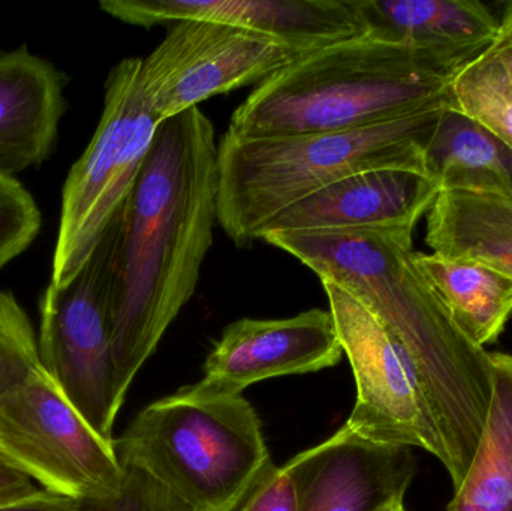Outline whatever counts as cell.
Returning a JSON list of instances; mask_svg holds the SVG:
<instances>
[{
  "instance_id": "obj_1",
  "label": "cell",
  "mask_w": 512,
  "mask_h": 511,
  "mask_svg": "<svg viewBox=\"0 0 512 511\" xmlns=\"http://www.w3.org/2000/svg\"><path fill=\"white\" fill-rule=\"evenodd\" d=\"M218 152L215 126L200 108L164 120L123 206L111 294L123 402L197 290L218 221Z\"/></svg>"
},
{
  "instance_id": "obj_2",
  "label": "cell",
  "mask_w": 512,
  "mask_h": 511,
  "mask_svg": "<svg viewBox=\"0 0 512 511\" xmlns=\"http://www.w3.org/2000/svg\"><path fill=\"white\" fill-rule=\"evenodd\" d=\"M463 65L367 33L321 48L262 81L234 111L225 135L248 140L387 122L444 101Z\"/></svg>"
},
{
  "instance_id": "obj_3",
  "label": "cell",
  "mask_w": 512,
  "mask_h": 511,
  "mask_svg": "<svg viewBox=\"0 0 512 511\" xmlns=\"http://www.w3.org/2000/svg\"><path fill=\"white\" fill-rule=\"evenodd\" d=\"M447 98L387 122L345 131L231 138L218 152V222L239 248H251L286 207L354 174H427L426 150ZM429 176V174H427Z\"/></svg>"
},
{
  "instance_id": "obj_4",
  "label": "cell",
  "mask_w": 512,
  "mask_h": 511,
  "mask_svg": "<svg viewBox=\"0 0 512 511\" xmlns=\"http://www.w3.org/2000/svg\"><path fill=\"white\" fill-rule=\"evenodd\" d=\"M114 450L194 511L239 510L274 465L251 402L198 383L143 408Z\"/></svg>"
},
{
  "instance_id": "obj_5",
  "label": "cell",
  "mask_w": 512,
  "mask_h": 511,
  "mask_svg": "<svg viewBox=\"0 0 512 511\" xmlns=\"http://www.w3.org/2000/svg\"><path fill=\"white\" fill-rule=\"evenodd\" d=\"M141 57L117 63L105 81L98 128L66 177L51 282L69 284L125 206L161 120L141 83Z\"/></svg>"
},
{
  "instance_id": "obj_6",
  "label": "cell",
  "mask_w": 512,
  "mask_h": 511,
  "mask_svg": "<svg viewBox=\"0 0 512 511\" xmlns=\"http://www.w3.org/2000/svg\"><path fill=\"white\" fill-rule=\"evenodd\" d=\"M122 210L81 272L63 287L48 284L39 299V362L93 431L110 443L123 405L111 318Z\"/></svg>"
},
{
  "instance_id": "obj_7",
  "label": "cell",
  "mask_w": 512,
  "mask_h": 511,
  "mask_svg": "<svg viewBox=\"0 0 512 511\" xmlns=\"http://www.w3.org/2000/svg\"><path fill=\"white\" fill-rule=\"evenodd\" d=\"M0 464L80 503L113 491L123 474L114 441L93 431L41 365L0 404Z\"/></svg>"
},
{
  "instance_id": "obj_8",
  "label": "cell",
  "mask_w": 512,
  "mask_h": 511,
  "mask_svg": "<svg viewBox=\"0 0 512 511\" xmlns=\"http://www.w3.org/2000/svg\"><path fill=\"white\" fill-rule=\"evenodd\" d=\"M312 53L231 24L176 21L141 60V83L164 122L213 96L261 84Z\"/></svg>"
},
{
  "instance_id": "obj_9",
  "label": "cell",
  "mask_w": 512,
  "mask_h": 511,
  "mask_svg": "<svg viewBox=\"0 0 512 511\" xmlns=\"http://www.w3.org/2000/svg\"><path fill=\"white\" fill-rule=\"evenodd\" d=\"M99 8L146 29L183 20L216 21L309 51L369 33L360 0H102Z\"/></svg>"
},
{
  "instance_id": "obj_10",
  "label": "cell",
  "mask_w": 512,
  "mask_h": 511,
  "mask_svg": "<svg viewBox=\"0 0 512 511\" xmlns=\"http://www.w3.org/2000/svg\"><path fill=\"white\" fill-rule=\"evenodd\" d=\"M343 356L330 311L310 309L282 320L243 318L230 324L204 363L200 386L225 395L270 378L333 368Z\"/></svg>"
},
{
  "instance_id": "obj_11",
  "label": "cell",
  "mask_w": 512,
  "mask_h": 511,
  "mask_svg": "<svg viewBox=\"0 0 512 511\" xmlns=\"http://www.w3.org/2000/svg\"><path fill=\"white\" fill-rule=\"evenodd\" d=\"M288 465L298 511H391L417 473L411 447L375 443L343 426Z\"/></svg>"
},
{
  "instance_id": "obj_12",
  "label": "cell",
  "mask_w": 512,
  "mask_h": 511,
  "mask_svg": "<svg viewBox=\"0 0 512 511\" xmlns=\"http://www.w3.org/2000/svg\"><path fill=\"white\" fill-rule=\"evenodd\" d=\"M439 192V183L418 171H364L286 207L262 237L274 231H414Z\"/></svg>"
},
{
  "instance_id": "obj_13",
  "label": "cell",
  "mask_w": 512,
  "mask_h": 511,
  "mask_svg": "<svg viewBox=\"0 0 512 511\" xmlns=\"http://www.w3.org/2000/svg\"><path fill=\"white\" fill-rule=\"evenodd\" d=\"M66 77L26 45L0 50V173L39 167L56 146Z\"/></svg>"
},
{
  "instance_id": "obj_14",
  "label": "cell",
  "mask_w": 512,
  "mask_h": 511,
  "mask_svg": "<svg viewBox=\"0 0 512 511\" xmlns=\"http://www.w3.org/2000/svg\"><path fill=\"white\" fill-rule=\"evenodd\" d=\"M369 33L471 62L499 30V18L480 0H360Z\"/></svg>"
},
{
  "instance_id": "obj_15",
  "label": "cell",
  "mask_w": 512,
  "mask_h": 511,
  "mask_svg": "<svg viewBox=\"0 0 512 511\" xmlns=\"http://www.w3.org/2000/svg\"><path fill=\"white\" fill-rule=\"evenodd\" d=\"M426 216L433 254L475 261L512 278V195L441 191Z\"/></svg>"
},
{
  "instance_id": "obj_16",
  "label": "cell",
  "mask_w": 512,
  "mask_h": 511,
  "mask_svg": "<svg viewBox=\"0 0 512 511\" xmlns=\"http://www.w3.org/2000/svg\"><path fill=\"white\" fill-rule=\"evenodd\" d=\"M414 263L454 323L474 344L498 342L512 317V278L468 260L414 252Z\"/></svg>"
},
{
  "instance_id": "obj_17",
  "label": "cell",
  "mask_w": 512,
  "mask_h": 511,
  "mask_svg": "<svg viewBox=\"0 0 512 511\" xmlns=\"http://www.w3.org/2000/svg\"><path fill=\"white\" fill-rule=\"evenodd\" d=\"M426 170L441 191L512 195L510 147L448 104L427 146Z\"/></svg>"
},
{
  "instance_id": "obj_18",
  "label": "cell",
  "mask_w": 512,
  "mask_h": 511,
  "mask_svg": "<svg viewBox=\"0 0 512 511\" xmlns=\"http://www.w3.org/2000/svg\"><path fill=\"white\" fill-rule=\"evenodd\" d=\"M492 368L480 443L447 511H512V354L492 353Z\"/></svg>"
},
{
  "instance_id": "obj_19",
  "label": "cell",
  "mask_w": 512,
  "mask_h": 511,
  "mask_svg": "<svg viewBox=\"0 0 512 511\" xmlns=\"http://www.w3.org/2000/svg\"><path fill=\"white\" fill-rule=\"evenodd\" d=\"M447 104L512 150V90L490 45L451 78Z\"/></svg>"
},
{
  "instance_id": "obj_20",
  "label": "cell",
  "mask_w": 512,
  "mask_h": 511,
  "mask_svg": "<svg viewBox=\"0 0 512 511\" xmlns=\"http://www.w3.org/2000/svg\"><path fill=\"white\" fill-rule=\"evenodd\" d=\"M39 365L38 338L26 309L14 293L0 290V404Z\"/></svg>"
},
{
  "instance_id": "obj_21",
  "label": "cell",
  "mask_w": 512,
  "mask_h": 511,
  "mask_svg": "<svg viewBox=\"0 0 512 511\" xmlns=\"http://www.w3.org/2000/svg\"><path fill=\"white\" fill-rule=\"evenodd\" d=\"M41 224L35 198L15 177L0 173V269L32 245Z\"/></svg>"
},
{
  "instance_id": "obj_22",
  "label": "cell",
  "mask_w": 512,
  "mask_h": 511,
  "mask_svg": "<svg viewBox=\"0 0 512 511\" xmlns=\"http://www.w3.org/2000/svg\"><path fill=\"white\" fill-rule=\"evenodd\" d=\"M123 474L113 491L81 501L83 511H194L146 471L122 465Z\"/></svg>"
},
{
  "instance_id": "obj_23",
  "label": "cell",
  "mask_w": 512,
  "mask_h": 511,
  "mask_svg": "<svg viewBox=\"0 0 512 511\" xmlns=\"http://www.w3.org/2000/svg\"><path fill=\"white\" fill-rule=\"evenodd\" d=\"M240 511H298L297 489L289 465H273L252 489Z\"/></svg>"
},
{
  "instance_id": "obj_24",
  "label": "cell",
  "mask_w": 512,
  "mask_h": 511,
  "mask_svg": "<svg viewBox=\"0 0 512 511\" xmlns=\"http://www.w3.org/2000/svg\"><path fill=\"white\" fill-rule=\"evenodd\" d=\"M0 511H83L80 501L38 489L35 494L14 503L2 504Z\"/></svg>"
},
{
  "instance_id": "obj_25",
  "label": "cell",
  "mask_w": 512,
  "mask_h": 511,
  "mask_svg": "<svg viewBox=\"0 0 512 511\" xmlns=\"http://www.w3.org/2000/svg\"><path fill=\"white\" fill-rule=\"evenodd\" d=\"M490 50L498 59L512 90V2L505 5L504 12L499 18L498 35L490 44Z\"/></svg>"
},
{
  "instance_id": "obj_26",
  "label": "cell",
  "mask_w": 512,
  "mask_h": 511,
  "mask_svg": "<svg viewBox=\"0 0 512 511\" xmlns=\"http://www.w3.org/2000/svg\"><path fill=\"white\" fill-rule=\"evenodd\" d=\"M36 491L38 488L29 477L0 464V506L23 500L35 494Z\"/></svg>"
},
{
  "instance_id": "obj_27",
  "label": "cell",
  "mask_w": 512,
  "mask_h": 511,
  "mask_svg": "<svg viewBox=\"0 0 512 511\" xmlns=\"http://www.w3.org/2000/svg\"><path fill=\"white\" fill-rule=\"evenodd\" d=\"M391 511H406L405 506H403V503L397 504L396 507H394Z\"/></svg>"
}]
</instances>
